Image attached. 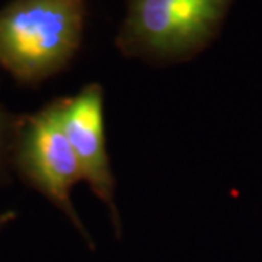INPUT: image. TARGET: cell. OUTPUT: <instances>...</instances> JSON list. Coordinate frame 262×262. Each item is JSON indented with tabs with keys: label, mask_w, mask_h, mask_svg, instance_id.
<instances>
[{
	"label": "cell",
	"mask_w": 262,
	"mask_h": 262,
	"mask_svg": "<svg viewBox=\"0 0 262 262\" xmlns=\"http://www.w3.org/2000/svg\"><path fill=\"white\" fill-rule=\"evenodd\" d=\"M84 0H13L0 9V66L22 83L63 70L82 42Z\"/></svg>",
	"instance_id": "obj_1"
},
{
	"label": "cell",
	"mask_w": 262,
	"mask_h": 262,
	"mask_svg": "<svg viewBox=\"0 0 262 262\" xmlns=\"http://www.w3.org/2000/svg\"><path fill=\"white\" fill-rule=\"evenodd\" d=\"M233 0H128L117 47L155 63L189 60L217 35Z\"/></svg>",
	"instance_id": "obj_2"
},
{
	"label": "cell",
	"mask_w": 262,
	"mask_h": 262,
	"mask_svg": "<svg viewBox=\"0 0 262 262\" xmlns=\"http://www.w3.org/2000/svg\"><path fill=\"white\" fill-rule=\"evenodd\" d=\"M16 163L25 178L82 229L70 192L83 177L63 128L60 99L20 124Z\"/></svg>",
	"instance_id": "obj_3"
},
{
	"label": "cell",
	"mask_w": 262,
	"mask_h": 262,
	"mask_svg": "<svg viewBox=\"0 0 262 262\" xmlns=\"http://www.w3.org/2000/svg\"><path fill=\"white\" fill-rule=\"evenodd\" d=\"M60 108L63 128L77 158L82 177L117 215L114 178L105 140L102 88L96 83L88 84L73 98L60 99Z\"/></svg>",
	"instance_id": "obj_4"
},
{
	"label": "cell",
	"mask_w": 262,
	"mask_h": 262,
	"mask_svg": "<svg viewBox=\"0 0 262 262\" xmlns=\"http://www.w3.org/2000/svg\"><path fill=\"white\" fill-rule=\"evenodd\" d=\"M8 133H9V120L6 118L5 114L0 111V156H2V153H3L5 146H6Z\"/></svg>",
	"instance_id": "obj_5"
},
{
	"label": "cell",
	"mask_w": 262,
	"mask_h": 262,
	"mask_svg": "<svg viewBox=\"0 0 262 262\" xmlns=\"http://www.w3.org/2000/svg\"><path fill=\"white\" fill-rule=\"evenodd\" d=\"M8 219H9V215H0V226L5 225L8 222Z\"/></svg>",
	"instance_id": "obj_6"
}]
</instances>
